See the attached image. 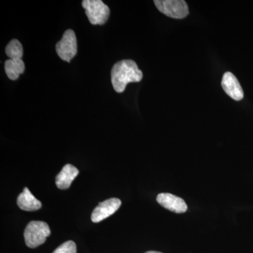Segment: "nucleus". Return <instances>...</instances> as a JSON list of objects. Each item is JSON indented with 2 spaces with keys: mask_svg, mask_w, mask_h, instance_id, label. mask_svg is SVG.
<instances>
[{
  "mask_svg": "<svg viewBox=\"0 0 253 253\" xmlns=\"http://www.w3.org/2000/svg\"><path fill=\"white\" fill-rule=\"evenodd\" d=\"M142 78V72L133 60L118 61L111 70V83L118 93H123L129 83H139Z\"/></svg>",
  "mask_w": 253,
  "mask_h": 253,
  "instance_id": "f257e3e1",
  "label": "nucleus"
},
{
  "mask_svg": "<svg viewBox=\"0 0 253 253\" xmlns=\"http://www.w3.org/2000/svg\"><path fill=\"white\" fill-rule=\"evenodd\" d=\"M5 52L10 59L4 62L5 73L10 80L16 81L20 75L25 71V63L22 60V44L18 40H12L6 45Z\"/></svg>",
  "mask_w": 253,
  "mask_h": 253,
  "instance_id": "f03ea898",
  "label": "nucleus"
},
{
  "mask_svg": "<svg viewBox=\"0 0 253 253\" xmlns=\"http://www.w3.org/2000/svg\"><path fill=\"white\" fill-rule=\"evenodd\" d=\"M51 234L49 226L44 221H32L24 231V239L28 248L36 249L44 244Z\"/></svg>",
  "mask_w": 253,
  "mask_h": 253,
  "instance_id": "7ed1b4c3",
  "label": "nucleus"
},
{
  "mask_svg": "<svg viewBox=\"0 0 253 253\" xmlns=\"http://www.w3.org/2000/svg\"><path fill=\"white\" fill-rule=\"evenodd\" d=\"M82 6L92 25H104L109 19L110 9L101 0H84Z\"/></svg>",
  "mask_w": 253,
  "mask_h": 253,
  "instance_id": "20e7f679",
  "label": "nucleus"
},
{
  "mask_svg": "<svg viewBox=\"0 0 253 253\" xmlns=\"http://www.w3.org/2000/svg\"><path fill=\"white\" fill-rule=\"evenodd\" d=\"M154 4L161 13L169 17L181 19L189 14L188 5L183 0H155Z\"/></svg>",
  "mask_w": 253,
  "mask_h": 253,
  "instance_id": "39448f33",
  "label": "nucleus"
},
{
  "mask_svg": "<svg viewBox=\"0 0 253 253\" xmlns=\"http://www.w3.org/2000/svg\"><path fill=\"white\" fill-rule=\"evenodd\" d=\"M56 51L58 56L67 62H70L77 54V38L73 30L65 31L61 41L56 44Z\"/></svg>",
  "mask_w": 253,
  "mask_h": 253,
  "instance_id": "423d86ee",
  "label": "nucleus"
},
{
  "mask_svg": "<svg viewBox=\"0 0 253 253\" xmlns=\"http://www.w3.org/2000/svg\"><path fill=\"white\" fill-rule=\"evenodd\" d=\"M121 200L112 198L100 203L91 213V221L99 223L114 214L121 206Z\"/></svg>",
  "mask_w": 253,
  "mask_h": 253,
  "instance_id": "0eeeda50",
  "label": "nucleus"
},
{
  "mask_svg": "<svg viewBox=\"0 0 253 253\" xmlns=\"http://www.w3.org/2000/svg\"><path fill=\"white\" fill-rule=\"evenodd\" d=\"M221 86L226 94L235 101H241L244 96V90L236 76L231 72H226L223 76Z\"/></svg>",
  "mask_w": 253,
  "mask_h": 253,
  "instance_id": "6e6552de",
  "label": "nucleus"
},
{
  "mask_svg": "<svg viewBox=\"0 0 253 253\" xmlns=\"http://www.w3.org/2000/svg\"><path fill=\"white\" fill-rule=\"evenodd\" d=\"M156 200L158 204L171 212L184 213L188 209L184 199L168 193L158 194Z\"/></svg>",
  "mask_w": 253,
  "mask_h": 253,
  "instance_id": "1a4fd4ad",
  "label": "nucleus"
},
{
  "mask_svg": "<svg viewBox=\"0 0 253 253\" xmlns=\"http://www.w3.org/2000/svg\"><path fill=\"white\" fill-rule=\"evenodd\" d=\"M79 174V170L71 164H67L63 168L56 177V184L60 189H67L71 186L73 181Z\"/></svg>",
  "mask_w": 253,
  "mask_h": 253,
  "instance_id": "9d476101",
  "label": "nucleus"
},
{
  "mask_svg": "<svg viewBox=\"0 0 253 253\" xmlns=\"http://www.w3.org/2000/svg\"><path fill=\"white\" fill-rule=\"evenodd\" d=\"M17 204L21 210L28 212L38 211L42 208L41 201H38L26 187L18 196Z\"/></svg>",
  "mask_w": 253,
  "mask_h": 253,
  "instance_id": "9b49d317",
  "label": "nucleus"
},
{
  "mask_svg": "<svg viewBox=\"0 0 253 253\" xmlns=\"http://www.w3.org/2000/svg\"><path fill=\"white\" fill-rule=\"evenodd\" d=\"M53 253H77L76 244L73 241H68L59 246Z\"/></svg>",
  "mask_w": 253,
  "mask_h": 253,
  "instance_id": "f8f14e48",
  "label": "nucleus"
},
{
  "mask_svg": "<svg viewBox=\"0 0 253 253\" xmlns=\"http://www.w3.org/2000/svg\"><path fill=\"white\" fill-rule=\"evenodd\" d=\"M145 253H163L161 252H158V251H148V252Z\"/></svg>",
  "mask_w": 253,
  "mask_h": 253,
  "instance_id": "ddd939ff",
  "label": "nucleus"
}]
</instances>
